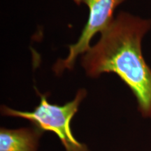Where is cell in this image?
<instances>
[{
	"label": "cell",
	"mask_w": 151,
	"mask_h": 151,
	"mask_svg": "<svg viewBox=\"0 0 151 151\" xmlns=\"http://www.w3.org/2000/svg\"><path fill=\"white\" fill-rule=\"evenodd\" d=\"M73 1L77 4H80L83 2V0H73Z\"/></svg>",
	"instance_id": "cell-5"
},
{
	"label": "cell",
	"mask_w": 151,
	"mask_h": 151,
	"mask_svg": "<svg viewBox=\"0 0 151 151\" xmlns=\"http://www.w3.org/2000/svg\"><path fill=\"white\" fill-rule=\"evenodd\" d=\"M37 92L40 97V102L32 111L15 110L4 105L1 107V114L29 120L43 132H54L61 141L66 151H89L86 144L78 142L75 139L71 129V120L87 96L86 90L80 89L72 101L62 106L50 104L47 98L48 94H41L38 90Z\"/></svg>",
	"instance_id": "cell-2"
},
{
	"label": "cell",
	"mask_w": 151,
	"mask_h": 151,
	"mask_svg": "<svg viewBox=\"0 0 151 151\" xmlns=\"http://www.w3.org/2000/svg\"><path fill=\"white\" fill-rule=\"evenodd\" d=\"M151 20L120 12L98 42L82 56L81 65L92 78L113 73L131 90L143 117L151 119V69L141 51V41Z\"/></svg>",
	"instance_id": "cell-1"
},
{
	"label": "cell",
	"mask_w": 151,
	"mask_h": 151,
	"mask_svg": "<svg viewBox=\"0 0 151 151\" xmlns=\"http://www.w3.org/2000/svg\"><path fill=\"white\" fill-rule=\"evenodd\" d=\"M126 0H83L89 9V16L81 35L76 43L69 46V52L65 59H60L53 66V71L59 75L65 69H73L75 61L80 55L90 48V42L94 35L101 33L114 19L115 9Z\"/></svg>",
	"instance_id": "cell-3"
},
{
	"label": "cell",
	"mask_w": 151,
	"mask_h": 151,
	"mask_svg": "<svg viewBox=\"0 0 151 151\" xmlns=\"http://www.w3.org/2000/svg\"><path fill=\"white\" fill-rule=\"evenodd\" d=\"M43 132L37 127L0 129V151H37Z\"/></svg>",
	"instance_id": "cell-4"
}]
</instances>
